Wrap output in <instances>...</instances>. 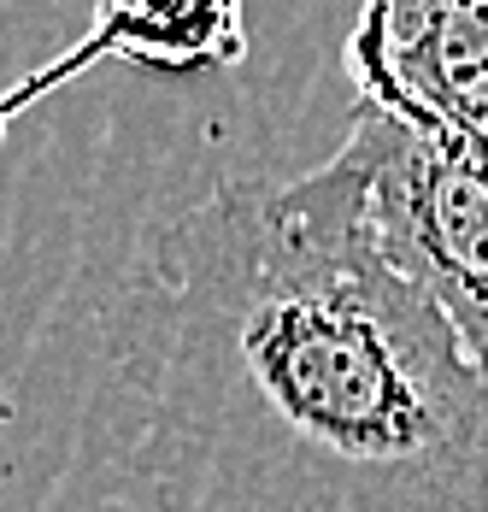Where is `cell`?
<instances>
[{
    "label": "cell",
    "instance_id": "obj_1",
    "mask_svg": "<svg viewBox=\"0 0 488 512\" xmlns=\"http://www.w3.org/2000/svg\"><path fill=\"white\" fill-rule=\"evenodd\" d=\"M118 383L153 512H488V377L389 271L342 148L147 236Z\"/></svg>",
    "mask_w": 488,
    "mask_h": 512
},
{
    "label": "cell",
    "instance_id": "obj_2",
    "mask_svg": "<svg viewBox=\"0 0 488 512\" xmlns=\"http://www.w3.org/2000/svg\"><path fill=\"white\" fill-rule=\"evenodd\" d=\"M342 154L365 177V218L389 271L447 318L488 377V142L353 101Z\"/></svg>",
    "mask_w": 488,
    "mask_h": 512
},
{
    "label": "cell",
    "instance_id": "obj_3",
    "mask_svg": "<svg viewBox=\"0 0 488 512\" xmlns=\"http://www.w3.org/2000/svg\"><path fill=\"white\" fill-rule=\"evenodd\" d=\"M100 59H124L153 77L236 71L247 59V0H100L83 42H71L59 59L36 65L24 83L0 95V142L24 106L77 83Z\"/></svg>",
    "mask_w": 488,
    "mask_h": 512
}]
</instances>
